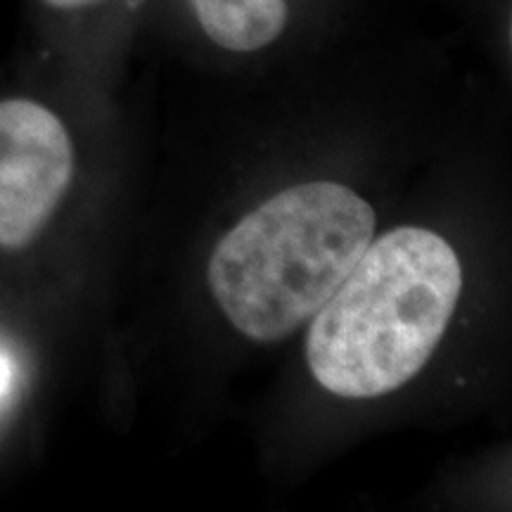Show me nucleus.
Listing matches in <instances>:
<instances>
[{"label":"nucleus","instance_id":"obj_1","mask_svg":"<svg viewBox=\"0 0 512 512\" xmlns=\"http://www.w3.org/2000/svg\"><path fill=\"white\" fill-rule=\"evenodd\" d=\"M463 292L460 259L441 235L403 226L370 240L306 335L323 389L377 399L425 368Z\"/></svg>","mask_w":512,"mask_h":512},{"label":"nucleus","instance_id":"obj_2","mask_svg":"<svg viewBox=\"0 0 512 512\" xmlns=\"http://www.w3.org/2000/svg\"><path fill=\"white\" fill-rule=\"evenodd\" d=\"M373 238L375 211L347 185H292L219 240L211 294L242 335L280 342L323 309Z\"/></svg>","mask_w":512,"mask_h":512},{"label":"nucleus","instance_id":"obj_3","mask_svg":"<svg viewBox=\"0 0 512 512\" xmlns=\"http://www.w3.org/2000/svg\"><path fill=\"white\" fill-rule=\"evenodd\" d=\"M72 176L64 121L36 100H0V249L17 252L43 233Z\"/></svg>","mask_w":512,"mask_h":512},{"label":"nucleus","instance_id":"obj_4","mask_svg":"<svg viewBox=\"0 0 512 512\" xmlns=\"http://www.w3.org/2000/svg\"><path fill=\"white\" fill-rule=\"evenodd\" d=\"M204 34L219 48L254 53L283 34L287 0H190Z\"/></svg>","mask_w":512,"mask_h":512},{"label":"nucleus","instance_id":"obj_5","mask_svg":"<svg viewBox=\"0 0 512 512\" xmlns=\"http://www.w3.org/2000/svg\"><path fill=\"white\" fill-rule=\"evenodd\" d=\"M43 3L55 10H81V8H91V5H98L102 0H43Z\"/></svg>","mask_w":512,"mask_h":512},{"label":"nucleus","instance_id":"obj_6","mask_svg":"<svg viewBox=\"0 0 512 512\" xmlns=\"http://www.w3.org/2000/svg\"><path fill=\"white\" fill-rule=\"evenodd\" d=\"M12 375H15V368H12L10 358L5 356V354H0V399H3V396L8 394Z\"/></svg>","mask_w":512,"mask_h":512}]
</instances>
